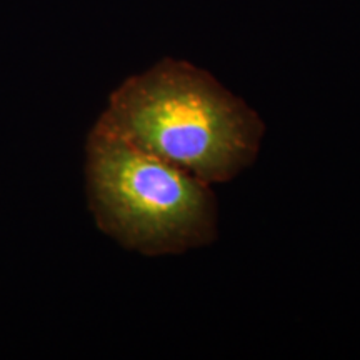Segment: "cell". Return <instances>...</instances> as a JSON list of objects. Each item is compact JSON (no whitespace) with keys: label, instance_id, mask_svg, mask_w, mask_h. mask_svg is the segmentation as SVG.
Instances as JSON below:
<instances>
[{"label":"cell","instance_id":"obj_2","mask_svg":"<svg viewBox=\"0 0 360 360\" xmlns=\"http://www.w3.org/2000/svg\"><path fill=\"white\" fill-rule=\"evenodd\" d=\"M87 193L97 227L143 255L182 254L217 237L209 184L94 125Z\"/></svg>","mask_w":360,"mask_h":360},{"label":"cell","instance_id":"obj_1","mask_svg":"<svg viewBox=\"0 0 360 360\" xmlns=\"http://www.w3.org/2000/svg\"><path fill=\"white\" fill-rule=\"evenodd\" d=\"M96 125L209 186L249 167L265 130L209 72L174 58L125 80Z\"/></svg>","mask_w":360,"mask_h":360}]
</instances>
